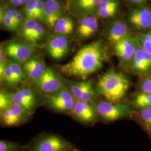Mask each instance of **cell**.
<instances>
[{
  "label": "cell",
  "mask_w": 151,
  "mask_h": 151,
  "mask_svg": "<svg viewBox=\"0 0 151 151\" xmlns=\"http://www.w3.org/2000/svg\"><path fill=\"white\" fill-rule=\"evenodd\" d=\"M107 57L102 43L93 42L82 47L70 62L58 65V69L68 77L86 80L101 68Z\"/></svg>",
  "instance_id": "6da1fadb"
},
{
  "label": "cell",
  "mask_w": 151,
  "mask_h": 151,
  "mask_svg": "<svg viewBox=\"0 0 151 151\" xmlns=\"http://www.w3.org/2000/svg\"><path fill=\"white\" fill-rule=\"evenodd\" d=\"M129 87L128 78L120 73L110 71L99 79L97 91L107 100L113 103L120 101L126 95Z\"/></svg>",
  "instance_id": "7a4b0ae2"
},
{
  "label": "cell",
  "mask_w": 151,
  "mask_h": 151,
  "mask_svg": "<svg viewBox=\"0 0 151 151\" xmlns=\"http://www.w3.org/2000/svg\"><path fill=\"white\" fill-rule=\"evenodd\" d=\"M75 147L61 136L53 133H43L34 138L26 151H71Z\"/></svg>",
  "instance_id": "3957f363"
},
{
  "label": "cell",
  "mask_w": 151,
  "mask_h": 151,
  "mask_svg": "<svg viewBox=\"0 0 151 151\" xmlns=\"http://www.w3.org/2000/svg\"><path fill=\"white\" fill-rule=\"evenodd\" d=\"M45 105L56 112L70 115L76 102V99L69 88L65 86L52 95L45 96Z\"/></svg>",
  "instance_id": "277c9868"
},
{
  "label": "cell",
  "mask_w": 151,
  "mask_h": 151,
  "mask_svg": "<svg viewBox=\"0 0 151 151\" xmlns=\"http://www.w3.org/2000/svg\"><path fill=\"white\" fill-rule=\"evenodd\" d=\"M34 83L36 89L45 96L57 93L65 85L60 76L49 67L47 68L43 75Z\"/></svg>",
  "instance_id": "5b68a950"
},
{
  "label": "cell",
  "mask_w": 151,
  "mask_h": 151,
  "mask_svg": "<svg viewBox=\"0 0 151 151\" xmlns=\"http://www.w3.org/2000/svg\"><path fill=\"white\" fill-rule=\"evenodd\" d=\"M32 115L22 107L12 105L0 111V122L4 127H20L28 122Z\"/></svg>",
  "instance_id": "8992f818"
},
{
  "label": "cell",
  "mask_w": 151,
  "mask_h": 151,
  "mask_svg": "<svg viewBox=\"0 0 151 151\" xmlns=\"http://www.w3.org/2000/svg\"><path fill=\"white\" fill-rule=\"evenodd\" d=\"M70 115L80 123L88 126L96 122L98 114L96 107L93 103L76 100Z\"/></svg>",
  "instance_id": "52a82bcc"
},
{
  "label": "cell",
  "mask_w": 151,
  "mask_h": 151,
  "mask_svg": "<svg viewBox=\"0 0 151 151\" xmlns=\"http://www.w3.org/2000/svg\"><path fill=\"white\" fill-rule=\"evenodd\" d=\"M96 107L98 115L106 122H114L123 118L129 113L126 105L110 101H101Z\"/></svg>",
  "instance_id": "ba28073f"
},
{
  "label": "cell",
  "mask_w": 151,
  "mask_h": 151,
  "mask_svg": "<svg viewBox=\"0 0 151 151\" xmlns=\"http://www.w3.org/2000/svg\"><path fill=\"white\" fill-rule=\"evenodd\" d=\"M11 98L13 105L22 107L32 115L37 108V96L32 89L29 87H22L16 91L11 93Z\"/></svg>",
  "instance_id": "9c48e42d"
},
{
  "label": "cell",
  "mask_w": 151,
  "mask_h": 151,
  "mask_svg": "<svg viewBox=\"0 0 151 151\" xmlns=\"http://www.w3.org/2000/svg\"><path fill=\"white\" fill-rule=\"evenodd\" d=\"M6 55L19 63H25L31 58L34 53L32 45L18 41H11L4 48Z\"/></svg>",
  "instance_id": "30bf717a"
},
{
  "label": "cell",
  "mask_w": 151,
  "mask_h": 151,
  "mask_svg": "<svg viewBox=\"0 0 151 151\" xmlns=\"http://www.w3.org/2000/svg\"><path fill=\"white\" fill-rule=\"evenodd\" d=\"M66 86L76 100L93 103L96 97V92L91 81L69 82Z\"/></svg>",
  "instance_id": "8fae6325"
},
{
  "label": "cell",
  "mask_w": 151,
  "mask_h": 151,
  "mask_svg": "<svg viewBox=\"0 0 151 151\" xmlns=\"http://www.w3.org/2000/svg\"><path fill=\"white\" fill-rule=\"evenodd\" d=\"M47 49L53 58L60 60L69 53L70 43L67 36L56 34L49 38Z\"/></svg>",
  "instance_id": "7c38bea8"
},
{
  "label": "cell",
  "mask_w": 151,
  "mask_h": 151,
  "mask_svg": "<svg viewBox=\"0 0 151 151\" xmlns=\"http://www.w3.org/2000/svg\"><path fill=\"white\" fill-rule=\"evenodd\" d=\"M138 46L136 40L130 37L114 44L115 51L119 58L124 62H129L133 60Z\"/></svg>",
  "instance_id": "4fadbf2b"
},
{
  "label": "cell",
  "mask_w": 151,
  "mask_h": 151,
  "mask_svg": "<svg viewBox=\"0 0 151 151\" xmlns=\"http://www.w3.org/2000/svg\"><path fill=\"white\" fill-rule=\"evenodd\" d=\"M22 68L27 77L33 82L43 75L47 69L43 60L38 57L29 59L24 63Z\"/></svg>",
  "instance_id": "5bb4252c"
},
{
  "label": "cell",
  "mask_w": 151,
  "mask_h": 151,
  "mask_svg": "<svg viewBox=\"0 0 151 151\" xmlns=\"http://www.w3.org/2000/svg\"><path fill=\"white\" fill-rule=\"evenodd\" d=\"M45 22L50 27L62 17V9L58 0H46L44 5Z\"/></svg>",
  "instance_id": "9a60e30c"
},
{
  "label": "cell",
  "mask_w": 151,
  "mask_h": 151,
  "mask_svg": "<svg viewBox=\"0 0 151 151\" xmlns=\"http://www.w3.org/2000/svg\"><path fill=\"white\" fill-rule=\"evenodd\" d=\"M130 22L138 29H147L151 27V10L141 8L133 10L130 14Z\"/></svg>",
  "instance_id": "2e32d148"
},
{
  "label": "cell",
  "mask_w": 151,
  "mask_h": 151,
  "mask_svg": "<svg viewBox=\"0 0 151 151\" xmlns=\"http://www.w3.org/2000/svg\"><path fill=\"white\" fill-rule=\"evenodd\" d=\"M99 23L96 17L85 16L79 24L77 29L78 34L82 39L89 38L97 31Z\"/></svg>",
  "instance_id": "e0dca14e"
},
{
  "label": "cell",
  "mask_w": 151,
  "mask_h": 151,
  "mask_svg": "<svg viewBox=\"0 0 151 151\" xmlns=\"http://www.w3.org/2000/svg\"><path fill=\"white\" fill-rule=\"evenodd\" d=\"M151 67V54L141 48H138L133 58L132 68L137 72H143Z\"/></svg>",
  "instance_id": "ac0fdd59"
},
{
  "label": "cell",
  "mask_w": 151,
  "mask_h": 151,
  "mask_svg": "<svg viewBox=\"0 0 151 151\" xmlns=\"http://www.w3.org/2000/svg\"><path fill=\"white\" fill-rule=\"evenodd\" d=\"M128 37L129 34L127 24L125 22H116L114 23L110 29L108 39L111 43L115 44Z\"/></svg>",
  "instance_id": "d6986e66"
},
{
  "label": "cell",
  "mask_w": 151,
  "mask_h": 151,
  "mask_svg": "<svg viewBox=\"0 0 151 151\" xmlns=\"http://www.w3.org/2000/svg\"><path fill=\"white\" fill-rule=\"evenodd\" d=\"M75 27V22L70 17H61L55 24L54 32L55 34L67 36L72 34Z\"/></svg>",
  "instance_id": "ffe728a7"
},
{
  "label": "cell",
  "mask_w": 151,
  "mask_h": 151,
  "mask_svg": "<svg viewBox=\"0 0 151 151\" xmlns=\"http://www.w3.org/2000/svg\"><path fill=\"white\" fill-rule=\"evenodd\" d=\"M103 0H76V11L81 14H87L95 10Z\"/></svg>",
  "instance_id": "44dd1931"
},
{
  "label": "cell",
  "mask_w": 151,
  "mask_h": 151,
  "mask_svg": "<svg viewBox=\"0 0 151 151\" xmlns=\"http://www.w3.org/2000/svg\"><path fill=\"white\" fill-rule=\"evenodd\" d=\"M8 65L11 68L12 72L14 75L16 85H18L24 81L25 78V72L21 65L17 62L9 61Z\"/></svg>",
  "instance_id": "7402d4cb"
},
{
  "label": "cell",
  "mask_w": 151,
  "mask_h": 151,
  "mask_svg": "<svg viewBox=\"0 0 151 151\" xmlns=\"http://www.w3.org/2000/svg\"><path fill=\"white\" fill-rule=\"evenodd\" d=\"M38 22L34 19H27L22 24V35L28 41L32 37V32L37 25Z\"/></svg>",
  "instance_id": "603a6c76"
},
{
  "label": "cell",
  "mask_w": 151,
  "mask_h": 151,
  "mask_svg": "<svg viewBox=\"0 0 151 151\" xmlns=\"http://www.w3.org/2000/svg\"><path fill=\"white\" fill-rule=\"evenodd\" d=\"M136 42L138 47L151 54V31L137 36Z\"/></svg>",
  "instance_id": "cb8c5ba5"
},
{
  "label": "cell",
  "mask_w": 151,
  "mask_h": 151,
  "mask_svg": "<svg viewBox=\"0 0 151 151\" xmlns=\"http://www.w3.org/2000/svg\"><path fill=\"white\" fill-rule=\"evenodd\" d=\"M135 105L139 108L151 107V93L142 92L138 94L134 100Z\"/></svg>",
  "instance_id": "d4e9b609"
},
{
  "label": "cell",
  "mask_w": 151,
  "mask_h": 151,
  "mask_svg": "<svg viewBox=\"0 0 151 151\" xmlns=\"http://www.w3.org/2000/svg\"><path fill=\"white\" fill-rule=\"evenodd\" d=\"M24 151V147L18 143L10 140H0V151Z\"/></svg>",
  "instance_id": "484cf974"
},
{
  "label": "cell",
  "mask_w": 151,
  "mask_h": 151,
  "mask_svg": "<svg viewBox=\"0 0 151 151\" xmlns=\"http://www.w3.org/2000/svg\"><path fill=\"white\" fill-rule=\"evenodd\" d=\"M13 105L11 98V93L5 91L0 92V111L7 109Z\"/></svg>",
  "instance_id": "4316f807"
},
{
  "label": "cell",
  "mask_w": 151,
  "mask_h": 151,
  "mask_svg": "<svg viewBox=\"0 0 151 151\" xmlns=\"http://www.w3.org/2000/svg\"><path fill=\"white\" fill-rule=\"evenodd\" d=\"M0 19H1V22L2 24L6 29L10 30H14L16 29V28L15 27L14 22L10 17H9L6 14L3 9H1Z\"/></svg>",
  "instance_id": "83f0119b"
},
{
  "label": "cell",
  "mask_w": 151,
  "mask_h": 151,
  "mask_svg": "<svg viewBox=\"0 0 151 151\" xmlns=\"http://www.w3.org/2000/svg\"><path fill=\"white\" fill-rule=\"evenodd\" d=\"M45 32V29L43 25L40 23L38 22L37 25L35 28L34 32H32V37L29 40V42H32V43H35L41 39Z\"/></svg>",
  "instance_id": "f1b7e54d"
},
{
  "label": "cell",
  "mask_w": 151,
  "mask_h": 151,
  "mask_svg": "<svg viewBox=\"0 0 151 151\" xmlns=\"http://www.w3.org/2000/svg\"><path fill=\"white\" fill-rule=\"evenodd\" d=\"M37 0H28L24 8V14L27 19H35V10Z\"/></svg>",
  "instance_id": "f546056e"
},
{
  "label": "cell",
  "mask_w": 151,
  "mask_h": 151,
  "mask_svg": "<svg viewBox=\"0 0 151 151\" xmlns=\"http://www.w3.org/2000/svg\"><path fill=\"white\" fill-rule=\"evenodd\" d=\"M44 2L43 0H37L35 10V19L45 22L44 12Z\"/></svg>",
  "instance_id": "4dcf8cb0"
},
{
  "label": "cell",
  "mask_w": 151,
  "mask_h": 151,
  "mask_svg": "<svg viewBox=\"0 0 151 151\" xmlns=\"http://www.w3.org/2000/svg\"><path fill=\"white\" fill-rule=\"evenodd\" d=\"M140 116L142 120L151 129V107L142 109L140 111Z\"/></svg>",
  "instance_id": "1f68e13d"
},
{
  "label": "cell",
  "mask_w": 151,
  "mask_h": 151,
  "mask_svg": "<svg viewBox=\"0 0 151 151\" xmlns=\"http://www.w3.org/2000/svg\"><path fill=\"white\" fill-rule=\"evenodd\" d=\"M117 8L118 7H113L108 9H98L97 14L100 17L102 18H108L110 17H112L116 13Z\"/></svg>",
  "instance_id": "d6a6232c"
},
{
  "label": "cell",
  "mask_w": 151,
  "mask_h": 151,
  "mask_svg": "<svg viewBox=\"0 0 151 151\" xmlns=\"http://www.w3.org/2000/svg\"><path fill=\"white\" fill-rule=\"evenodd\" d=\"M113 7H118V3L114 0H103L98 6V9H108Z\"/></svg>",
  "instance_id": "836d02e7"
},
{
  "label": "cell",
  "mask_w": 151,
  "mask_h": 151,
  "mask_svg": "<svg viewBox=\"0 0 151 151\" xmlns=\"http://www.w3.org/2000/svg\"><path fill=\"white\" fill-rule=\"evenodd\" d=\"M142 89L143 92L151 93V79L147 80L143 82Z\"/></svg>",
  "instance_id": "e575fe53"
},
{
  "label": "cell",
  "mask_w": 151,
  "mask_h": 151,
  "mask_svg": "<svg viewBox=\"0 0 151 151\" xmlns=\"http://www.w3.org/2000/svg\"><path fill=\"white\" fill-rule=\"evenodd\" d=\"M23 19H24L23 15L22 14L21 12H18V13L16 15L15 20V25L16 29L19 27L22 23Z\"/></svg>",
  "instance_id": "d590c367"
},
{
  "label": "cell",
  "mask_w": 151,
  "mask_h": 151,
  "mask_svg": "<svg viewBox=\"0 0 151 151\" xmlns=\"http://www.w3.org/2000/svg\"><path fill=\"white\" fill-rule=\"evenodd\" d=\"M11 4L14 6H18L22 5L20 0H10Z\"/></svg>",
  "instance_id": "8d00e7d4"
},
{
  "label": "cell",
  "mask_w": 151,
  "mask_h": 151,
  "mask_svg": "<svg viewBox=\"0 0 151 151\" xmlns=\"http://www.w3.org/2000/svg\"><path fill=\"white\" fill-rule=\"evenodd\" d=\"M129 1L132 2L137 3V4H142L143 2L146 1V0H129Z\"/></svg>",
  "instance_id": "74e56055"
},
{
  "label": "cell",
  "mask_w": 151,
  "mask_h": 151,
  "mask_svg": "<svg viewBox=\"0 0 151 151\" xmlns=\"http://www.w3.org/2000/svg\"><path fill=\"white\" fill-rule=\"evenodd\" d=\"M79 151V150H77V149H76V148H75H75H73V150H72V151Z\"/></svg>",
  "instance_id": "f35d334b"
}]
</instances>
